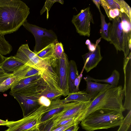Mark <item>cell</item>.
<instances>
[{"mask_svg": "<svg viewBox=\"0 0 131 131\" xmlns=\"http://www.w3.org/2000/svg\"><path fill=\"white\" fill-rule=\"evenodd\" d=\"M30 13V8L20 0H0V34L17 31Z\"/></svg>", "mask_w": 131, "mask_h": 131, "instance_id": "cell-1", "label": "cell"}, {"mask_svg": "<svg viewBox=\"0 0 131 131\" xmlns=\"http://www.w3.org/2000/svg\"><path fill=\"white\" fill-rule=\"evenodd\" d=\"M124 93L121 85H111L96 95L88 106L82 112L81 122L92 112L99 109L108 110L123 112L125 110L123 104Z\"/></svg>", "mask_w": 131, "mask_h": 131, "instance_id": "cell-2", "label": "cell"}, {"mask_svg": "<svg viewBox=\"0 0 131 131\" xmlns=\"http://www.w3.org/2000/svg\"><path fill=\"white\" fill-rule=\"evenodd\" d=\"M120 12L119 15L112 20L109 42L117 53L122 51L125 58L131 52V19L125 13Z\"/></svg>", "mask_w": 131, "mask_h": 131, "instance_id": "cell-3", "label": "cell"}, {"mask_svg": "<svg viewBox=\"0 0 131 131\" xmlns=\"http://www.w3.org/2000/svg\"><path fill=\"white\" fill-rule=\"evenodd\" d=\"M122 112L113 110L99 109L92 112L80 122L86 131L107 129L119 126L124 117Z\"/></svg>", "mask_w": 131, "mask_h": 131, "instance_id": "cell-4", "label": "cell"}, {"mask_svg": "<svg viewBox=\"0 0 131 131\" xmlns=\"http://www.w3.org/2000/svg\"><path fill=\"white\" fill-rule=\"evenodd\" d=\"M91 100L86 102H72L68 103L64 109L53 115L49 119L41 123L40 131H50L52 128L64 120L81 112L89 105Z\"/></svg>", "mask_w": 131, "mask_h": 131, "instance_id": "cell-5", "label": "cell"}, {"mask_svg": "<svg viewBox=\"0 0 131 131\" xmlns=\"http://www.w3.org/2000/svg\"><path fill=\"white\" fill-rule=\"evenodd\" d=\"M23 25L34 37L35 45L34 52L35 53L51 44H55L58 42L57 35L52 30H48L31 24L28 23L27 20Z\"/></svg>", "mask_w": 131, "mask_h": 131, "instance_id": "cell-6", "label": "cell"}, {"mask_svg": "<svg viewBox=\"0 0 131 131\" xmlns=\"http://www.w3.org/2000/svg\"><path fill=\"white\" fill-rule=\"evenodd\" d=\"M47 107L41 105L27 116L6 126L8 128L4 131H25L38 128Z\"/></svg>", "mask_w": 131, "mask_h": 131, "instance_id": "cell-7", "label": "cell"}, {"mask_svg": "<svg viewBox=\"0 0 131 131\" xmlns=\"http://www.w3.org/2000/svg\"><path fill=\"white\" fill-rule=\"evenodd\" d=\"M14 56L25 64L38 70L41 74L47 68L50 58H40L30 49L27 43L21 45Z\"/></svg>", "mask_w": 131, "mask_h": 131, "instance_id": "cell-8", "label": "cell"}, {"mask_svg": "<svg viewBox=\"0 0 131 131\" xmlns=\"http://www.w3.org/2000/svg\"><path fill=\"white\" fill-rule=\"evenodd\" d=\"M71 21L80 35L89 37L91 23H94L90 7L81 10L78 14L74 15Z\"/></svg>", "mask_w": 131, "mask_h": 131, "instance_id": "cell-9", "label": "cell"}, {"mask_svg": "<svg viewBox=\"0 0 131 131\" xmlns=\"http://www.w3.org/2000/svg\"><path fill=\"white\" fill-rule=\"evenodd\" d=\"M39 93L33 95H24L10 91L9 92L10 94L19 103L23 111V117L33 112L41 105L38 101L40 96Z\"/></svg>", "mask_w": 131, "mask_h": 131, "instance_id": "cell-10", "label": "cell"}, {"mask_svg": "<svg viewBox=\"0 0 131 131\" xmlns=\"http://www.w3.org/2000/svg\"><path fill=\"white\" fill-rule=\"evenodd\" d=\"M124 82L123 88L125 101L124 107L125 110L131 109V53L130 52L123 62Z\"/></svg>", "mask_w": 131, "mask_h": 131, "instance_id": "cell-11", "label": "cell"}, {"mask_svg": "<svg viewBox=\"0 0 131 131\" xmlns=\"http://www.w3.org/2000/svg\"><path fill=\"white\" fill-rule=\"evenodd\" d=\"M58 68V59L52 57L50 58V63L47 68L41 75L47 86L61 91L59 85Z\"/></svg>", "mask_w": 131, "mask_h": 131, "instance_id": "cell-12", "label": "cell"}, {"mask_svg": "<svg viewBox=\"0 0 131 131\" xmlns=\"http://www.w3.org/2000/svg\"><path fill=\"white\" fill-rule=\"evenodd\" d=\"M58 61L59 85L63 93V96H66L70 93L68 84L69 61L67 55L64 52Z\"/></svg>", "mask_w": 131, "mask_h": 131, "instance_id": "cell-13", "label": "cell"}, {"mask_svg": "<svg viewBox=\"0 0 131 131\" xmlns=\"http://www.w3.org/2000/svg\"><path fill=\"white\" fill-rule=\"evenodd\" d=\"M99 42L96 43L94 50L89 51L82 56L84 66L81 73H82L84 69L87 72H89L96 67L102 59L103 57L101 53L100 47V46L98 45Z\"/></svg>", "mask_w": 131, "mask_h": 131, "instance_id": "cell-14", "label": "cell"}, {"mask_svg": "<svg viewBox=\"0 0 131 131\" xmlns=\"http://www.w3.org/2000/svg\"><path fill=\"white\" fill-rule=\"evenodd\" d=\"M47 86V85L42 78L21 89L15 92H11L24 95H35L41 93Z\"/></svg>", "mask_w": 131, "mask_h": 131, "instance_id": "cell-15", "label": "cell"}, {"mask_svg": "<svg viewBox=\"0 0 131 131\" xmlns=\"http://www.w3.org/2000/svg\"><path fill=\"white\" fill-rule=\"evenodd\" d=\"M68 103H64L61 100L58 99L51 101L50 105L47 107L45 113L42 117L41 123L63 110Z\"/></svg>", "mask_w": 131, "mask_h": 131, "instance_id": "cell-16", "label": "cell"}, {"mask_svg": "<svg viewBox=\"0 0 131 131\" xmlns=\"http://www.w3.org/2000/svg\"><path fill=\"white\" fill-rule=\"evenodd\" d=\"M12 75L15 79L16 82L21 79L40 74L35 68L24 64L12 73Z\"/></svg>", "mask_w": 131, "mask_h": 131, "instance_id": "cell-17", "label": "cell"}, {"mask_svg": "<svg viewBox=\"0 0 131 131\" xmlns=\"http://www.w3.org/2000/svg\"><path fill=\"white\" fill-rule=\"evenodd\" d=\"M94 97L85 91H79L77 92L70 93L68 96L61 100L64 103L70 102H86L91 100Z\"/></svg>", "mask_w": 131, "mask_h": 131, "instance_id": "cell-18", "label": "cell"}, {"mask_svg": "<svg viewBox=\"0 0 131 131\" xmlns=\"http://www.w3.org/2000/svg\"><path fill=\"white\" fill-rule=\"evenodd\" d=\"M24 64H25L14 56H11L6 57L3 62L0 64V67L6 72H13Z\"/></svg>", "mask_w": 131, "mask_h": 131, "instance_id": "cell-19", "label": "cell"}, {"mask_svg": "<svg viewBox=\"0 0 131 131\" xmlns=\"http://www.w3.org/2000/svg\"><path fill=\"white\" fill-rule=\"evenodd\" d=\"M86 87L85 91L94 97L98 93L110 87L108 84H102L92 81L85 80Z\"/></svg>", "mask_w": 131, "mask_h": 131, "instance_id": "cell-20", "label": "cell"}, {"mask_svg": "<svg viewBox=\"0 0 131 131\" xmlns=\"http://www.w3.org/2000/svg\"><path fill=\"white\" fill-rule=\"evenodd\" d=\"M41 74L21 79L17 81L11 87L10 91L14 92L21 89L42 78Z\"/></svg>", "mask_w": 131, "mask_h": 131, "instance_id": "cell-21", "label": "cell"}, {"mask_svg": "<svg viewBox=\"0 0 131 131\" xmlns=\"http://www.w3.org/2000/svg\"><path fill=\"white\" fill-rule=\"evenodd\" d=\"M79 75L75 62L72 60L69 61L68 84L70 93L74 92V81Z\"/></svg>", "mask_w": 131, "mask_h": 131, "instance_id": "cell-22", "label": "cell"}, {"mask_svg": "<svg viewBox=\"0 0 131 131\" xmlns=\"http://www.w3.org/2000/svg\"><path fill=\"white\" fill-rule=\"evenodd\" d=\"M120 78V74L119 72L114 70L110 76L109 78L103 79H94L89 76L87 75L83 78L84 80L90 81H93L96 82H103L110 83L113 87L117 86Z\"/></svg>", "mask_w": 131, "mask_h": 131, "instance_id": "cell-23", "label": "cell"}, {"mask_svg": "<svg viewBox=\"0 0 131 131\" xmlns=\"http://www.w3.org/2000/svg\"><path fill=\"white\" fill-rule=\"evenodd\" d=\"M101 18V28L100 34L101 37L107 41H110V37L112 27V24L110 22L107 23L105 20V16L99 11Z\"/></svg>", "mask_w": 131, "mask_h": 131, "instance_id": "cell-24", "label": "cell"}, {"mask_svg": "<svg viewBox=\"0 0 131 131\" xmlns=\"http://www.w3.org/2000/svg\"><path fill=\"white\" fill-rule=\"evenodd\" d=\"M63 95L61 91L51 88L47 85L39 94L40 96H45L51 101L58 99L57 98Z\"/></svg>", "mask_w": 131, "mask_h": 131, "instance_id": "cell-25", "label": "cell"}, {"mask_svg": "<svg viewBox=\"0 0 131 131\" xmlns=\"http://www.w3.org/2000/svg\"><path fill=\"white\" fill-rule=\"evenodd\" d=\"M54 43L47 46L43 49L36 53L40 58L42 59L49 58L54 56Z\"/></svg>", "mask_w": 131, "mask_h": 131, "instance_id": "cell-26", "label": "cell"}, {"mask_svg": "<svg viewBox=\"0 0 131 131\" xmlns=\"http://www.w3.org/2000/svg\"><path fill=\"white\" fill-rule=\"evenodd\" d=\"M4 36L0 34V53L3 55H5L10 53L13 47L6 40Z\"/></svg>", "mask_w": 131, "mask_h": 131, "instance_id": "cell-27", "label": "cell"}, {"mask_svg": "<svg viewBox=\"0 0 131 131\" xmlns=\"http://www.w3.org/2000/svg\"><path fill=\"white\" fill-rule=\"evenodd\" d=\"M131 123V110L129 112L124 118L122 124L117 131H127L130 126Z\"/></svg>", "mask_w": 131, "mask_h": 131, "instance_id": "cell-28", "label": "cell"}, {"mask_svg": "<svg viewBox=\"0 0 131 131\" xmlns=\"http://www.w3.org/2000/svg\"><path fill=\"white\" fill-rule=\"evenodd\" d=\"M56 2H59L62 4H63L64 3L63 0H46L43 7L40 11V15H41L46 10H47V18L48 19V18L49 12L53 4Z\"/></svg>", "mask_w": 131, "mask_h": 131, "instance_id": "cell-29", "label": "cell"}, {"mask_svg": "<svg viewBox=\"0 0 131 131\" xmlns=\"http://www.w3.org/2000/svg\"><path fill=\"white\" fill-rule=\"evenodd\" d=\"M54 56L59 59H60L64 52L63 46L61 42H58L54 44Z\"/></svg>", "mask_w": 131, "mask_h": 131, "instance_id": "cell-30", "label": "cell"}, {"mask_svg": "<svg viewBox=\"0 0 131 131\" xmlns=\"http://www.w3.org/2000/svg\"><path fill=\"white\" fill-rule=\"evenodd\" d=\"M118 1L121 8V9L120 12L125 13L131 19V10L129 6L125 1L123 0H119Z\"/></svg>", "mask_w": 131, "mask_h": 131, "instance_id": "cell-31", "label": "cell"}, {"mask_svg": "<svg viewBox=\"0 0 131 131\" xmlns=\"http://www.w3.org/2000/svg\"><path fill=\"white\" fill-rule=\"evenodd\" d=\"M80 123L77 120L73 121L58 127L51 131H64L68 128L75 125H78Z\"/></svg>", "mask_w": 131, "mask_h": 131, "instance_id": "cell-32", "label": "cell"}, {"mask_svg": "<svg viewBox=\"0 0 131 131\" xmlns=\"http://www.w3.org/2000/svg\"><path fill=\"white\" fill-rule=\"evenodd\" d=\"M38 101L41 105H44L46 107H48L50 105L51 101L47 98L43 96H40Z\"/></svg>", "mask_w": 131, "mask_h": 131, "instance_id": "cell-33", "label": "cell"}, {"mask_svg": "<svg viewBox=\"0 0 131 131\" xmlns=\"http://www.w3.org/2000/svg\"><path fill=\"white\" fill-rule=\"evenodd\" d=\"M82 76V73H81L79 76L77 77L75 80L74 82V85L75 86L74 92L79 91V86Z\"/></svg>", "mask_w": 131, "mask_h": 131, "instance_id": "cell-34", "label": "cell"}, {"mask_svg": "<svg viewBox=\"0 0 131 131\" xmlns=\"http://www.w3.org/2000/svg\"><path fill=\"white\" fill-rule=\"evenodd\" d=\"M79 128L78 125L76 124L68 128L64 131H77Z\"/></svg>", "mask_w": 131, "mask_h": 131, "instance_id": "cell-35", "label": "cell"}, {"mask_svg": "<svg viewBox=\"0 0 131 131\" xmlns=\"http://www.w3.org/2000/svg\"><path fill=\"white\" fill-rule=\"evenodd\" d=\"M13 121H4L0 119V126H7L12 123Z\"/></svg>", "mask_w": 131, "mask_h": 131, "instance_id": "cell-36", "label": "cell"}, {"mask_svg": "<svg viewBox=\"0 0 131 131\" xmlns=\"http://www.w3.org/2000/svg\"><path fill=\"white\" fill-rule=\"evenodd\" d=\"M12 75V73H8L6 75L0 77V84H1L4 80L7 79L9 77Z\"/></svg>", "mask_w": 131, "mask_h": 131, "instance_id": "cell-37", "label": "cell"}, {"mask_svg": "<svg viewBox=\"0 0 131 131\" xmlns=\"http://www.w3.org/2000/svg\"><path fill=\"white\" fill-rule=\"evenodd\" d=\"M11 87L0 85V92H3L10 88Z\"/></svg>", "mask_w": 131, "mask_h": 131, "instance_id": "cell-38", "label": "cell"}, {"mask_svg": "<svg viewBox=\"0 0 131 131\" xmlns=\"http://www.w3.org/2000/svg\"><path fill=\"white\" fill-rule=\"evenodd\" d=\"M93 3L95 5L99 11H101L100 6L101 4V0H92Z\"/></svg>", "mask_w": 131, "mask_h": 131, "instance_id": "cell-39", "label": "cell"}, {"mask_svg": "<svg viewBox=\"0 0 131 131\" xmlns=\"http://www.w3.org/2000/svg\"><path fill=\"white\" fill-rule=\"evenodd\" d=\"M7 73L0 67V77H3L6 75Z\"/></svg>", "mask_w": 131, "mask_h": 131, "instance_id": "cell-40", "label": "cell"}, {"mask_svg": "<svg viewBox=\"0 0 131 131\" xmlns=\"http://www.w3.org/2000/svg\"><path fill=\"white\" fill-rule=\"evenodd\" d=\"M0 53V64L2 63L6 58Z\"/></svg>", "mask_w": 131, "mask_h": 131, "instance_id": "cell-41", "label": "cell"}, {"mask_svg": "<svg viewBox=\"0 0 131 131\" xmlns=\"http://www.w3.org/2000/svg\"><path fill=\"white\" fill-rule=\"evenodd\" d=\"M32 131H40L38 128H37L36 129L33 130Z\"/></svg>", "mask_w": 131, "mask_h": 131, "instance_id": "cell-42", "label": "cell"}, {"mask_svg": "<svg viewBox=\"0 0 131 131\" xmlns=\"http://www.w3.org/2000/svg\"><path fill=\"white\" fill-rule=\"evenodd\" d=\"M34 130V129H30L29 130H27L25 131H32Z\"/></svg>", "mask_w": 131, "mask_h": 131, "instance_id": "cell-43", "label": "cell"}]
</instances>
